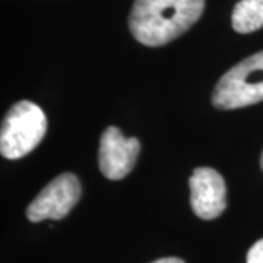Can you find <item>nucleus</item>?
Segmentation results:
<instances>
[{"label":"nucleus","mask_w":263,"mask_h":263,"mask_svg":"<svg viewBox=\"0 0 263 263\" xmlns=\"http://www.w3.org/2000/svg\"><path fill=\"white\" fill-rule=\"evenodd\" d=\"M205 9V0H135L129 18L133 37L160 47L186 32Z\"/></svg>","instance_id":"f257e3e1"},{"label":"nucleus","mask_w":263,"mask_h":263,"mask_svg":"<svg viewBox=\"0 0 263 263\" xmlns=\"http://www.w3.org/2000/svg\"><path fill=\"white\" fill-rule=\"evenodd\" d=\"M47 130V119L37 104L19 101L10 108L0 133V152L8 160L25 157L43 141Z\"/></svg>","instance_id":"f03ea898"},{"label":"nucleus","mask_w":263,"mask_h":263,"mask_svg":"<svg viewBox=\"0 0 263 263\" xmlns=\"http://www.w3.org/2000/svg\"><path fill=\"white\" fill-rule=\"evenodd\" d=\"M263 101V51L231 67L216 84L212 103L219 110H234Z\"/></svg>","instance_id":"7ed1b4c3"},{"label":"nucleus","mask_w":263,"mask_h":263,"mask_svg":"<svg viewBox=\"0 0 263 263\" xmlns=\"http://www.w3.org/2000/svg\"><path fill=\"white\" fill-rule=\"evenodd\" d=\"M82 189L76 176L70 173L60 174L43 189L27 209L31 222H41L44 219H62L81 197Z\"/></svg>","instance_id":"20e7f679"},{"label":"nucleus","mask_w":263,"mask_h":263,"mask_svg":"<svg viewBox=\"0 0 263 263\" xmlns=\"http://www.w3.org/2000/svg\"><path fill=\"white\" fill-rule=\"evenodd\" d=\"M141 143L136 138H124L117 127H107L101 136L98 154V164L104 177L110 180L126 177L135 167Z\"/></svg>","instance_id":"39448f33"},{"label":"nucleus","mask_w":263,"mask_h":263,"mask_svg":"<svg viewBox=\"0 0 263 263\" xmlns=\"http://www.w3.org/2000/svg\"><path fill=\"white\" fill-rule=\"evenodd\" d=\"M190 205L202 219H215L227 208V186L214 168L200 167L190 177Z\"/></svg>","instance_id":"423d86ee"},{"label":"nucleus","mask_w":263,"mask_h":263,"mask_svg":"<svg viewBox=\"0 0 263 263\" xmlns=\"http://www.w3.org/2000/svg\"><path fill=\"white\" fill-rule=\"evenodd\" d=\"M233 28L240 34H249L263 27V0H240L231 16Z\"/></svg>","instance_id":"0eeeda50"},{"label":"nucleus","mask_w":263,"mask_h":263,"mask_svg":"<svg viewBox=\"0 0 263 263\" xmlns=\"http://www.w3.org/2000/svg\"><path fill=\"white\" fill-rule=\"evenodd\" d=\"M247 263H263V238L252 246L247 253Z\"/></svg>","instance_id":"6e6552de"},{"label":"nucleus","mask_w":263,"mask_h":263,"mask_svg":"<svg viewBox=\"0 0 263 263\" xmlns=\"http://www.w3.org/2000/svg\"><path fill=\"white\" fill-rule=\"evenodd\" d=\"M152 263H184V260H181L179 257H164V259H158Z\"/></svg>","instance_id":"1a4fd4ad"},{"label":"nucleus","mask_w":263,"mask_h":263,"mask_svg":"<svg viewBox=\"0 0 263 263\" xmlns=\"http://www.w3.org/2000/svg\"><path fill=\"white\" fill-rule=\"evenodd\" d=\"M260 165H262V170H263V151H262V158H260Z\"/></svg>","instance_id":"9d476101"}]
</instances>
